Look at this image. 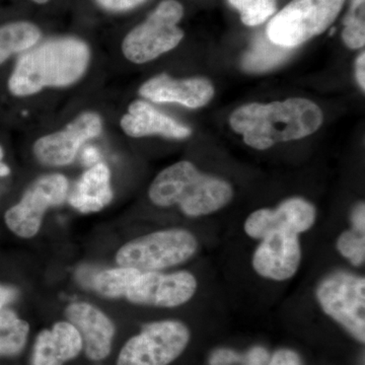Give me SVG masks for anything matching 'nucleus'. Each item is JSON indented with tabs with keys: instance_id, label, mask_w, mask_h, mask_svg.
<instances>
[{
	"instance_id": "nucleus-1",
	"label": "nucleus",
	"mask_w": 365,
	"mask_h": 365,
	"mask_svg": "<svg viewBox=\"0 0 365 365\" xmlns=\"http://www.w3.org/2000/svg\"><path fill=\"white\" fill-rule=\"evenodd\" d=\"M91 49L74 37L48 39L21 53L7 88L14 97H30L47 88H66L83 78Z\"/></svg>"
},
{
	"instance_id": "nucleus-2",
	"label": "nucleus",
	"mask_w": 365,
	"mask_h": 365,
	"mask_svg": "<svg viewBox=\"0 0 365 365\" xmlns=\"http://www.w3.org/2000/svg\"><path fill=\"white\" fill-rule=\"evenodd\" d=\"M323 119L318 105L307 98H292L284 102L241 106L230 115V125L250 148L266 150L276 143L311 135Z\"/></svg>"
},
{
	"instance_id": "nucleus-3",
	"label": "nucleus",
	"mask_w": 365,
	"mask_h": 365,
	"mask_svg": "<svg viewBox=\"0 0 365 365\" xmlns=\"http://www.w3.org/2000/svg\"><path fill=\"white\" fill-rule=\"evenodd\" d=\"M232 196L230 182L203 174L188 160L165 168L148 190V197L155 205H178L190 217L212 215L227 206Z\"/></svg>"
},
{
	"instance_id": "nucleus-4",
	"label": "nucleus",
	"mask_w": 365,
	"mask_h": 365,
	"mask_svg": "<svg viewBox=\"0 0 365 365\" xmlns=\"http://www.w3.org/2000/svg\"><path fill=\"white\" fill-rule=\"evenodd\" d=\"M198 240L185 228H169L126 242L116 254L121 267L140 272H158L181 265L197 253Z\"/></svg>"
},
{
	"instance_id": "nucleus-5",
	"label": "nucleus",
	"mask_w": 365,
	"mask_h": 365,
	"mask_svg": "<svg viewBox=\"0 0 365 365\" xmlns=\"http://www.w3.org/2000/svg\"><path fill=\"white\" fill-rule=\"evenodd\" d=\"M182 16L184 9L179 1L163 0L124 38L122 52L125 58L143 64L175 49L184 38V32L178 26Z\"/></svg>"
},
{
	"instance_id": "nucleus-6",
	"label": "nucleus",
	"mask_w": 365,
	"mask_h": 365,
	"mask_svg": "<svg viewBox=\"0 0 365 365\" xmlns=\"http://www.w3.org/2000/svg\"><path fill=\"white\" fill-rule=\"evenodd\" d=\"M345 0H292L268 24L266 36L274 44L294 48L325 32Z\"/></svg>"
},
{
	"instance_id": "nucleus-7",
	"label": "nucleus",
	"mask_w": 365,
	"mask_h": 365,
	"mask_svg": "<svg viewBox=\"0 0 365 365\" xmlns=\"http://www.w3.org/2000/svg\"><path fill=\"white\" fill-rule=\"evenodd\" d=\"M317 300L327 316L359 342L365 341V279L346 271L324 277L316 289Z\"/></svg>"
},
{
	"instance_id": "nucleus-8",
	"label": "nucleus",
	"mask_w": 365,
	"mask_h": 365,
	"mask_svg": "<svg viewBox=\"0 0 365 365\" xmlns=\"http://www.w3.org/2000/svg\"><path fill=\"white\" fill-rule=\"evenodd\" d=\"M188 327L174 319L153 322L125 343L116 365H170L190 342Z\"/></svg>"
},
{
	"instance_id": "nucleus-9",
	"label": "nucleus",
	"mask_w": 365,
	"mask_h": 365,
	"mask_svg": "<svg viewBox=\"0 0 365 365\" xmlns=\"http://www.w3.org/2000/svg\"><path fill=\"white\" fill-rule=\"evenodd\" d=\"M68 180L61 174L38 178L26 190L21 200L9 209L4 222L21 239H32L39 232L48 209L61 205L68 195Z\"/></svg>"
},
{
	"instance_id": "nucleus-10",
	"label": "nucleus",
	"mask_w": 365,
	"mask_h": 365,
	"mask_svg": "<svg viewBox=\"0 0 365 365\" xmlns=\"http://www.w3.org/2000/svg\"><path fill=\"white\" fill-rule=\"evenodd\" d=\"M102 131L103 120L98 113H81L62 130L38 139L34 143V155L42 165L49 167L71 165L81 146Z\"/></svg>"
},
{
	"instance_id": "nucleus-11",
	"label": "nucleus",
	"mask_w": 365,
	"mask_h": 365,
	"mask_svg": "<svg viewBox=\"0 0 365 365\" xmlns=\"http://www.w3.org/2000/svg\"><path fill=\"white\" fill-rule=\"evenodd\" d=\"M197 289L198 281L188 271L141 272L125 297L139 306L172 309L187 304Z\"/></svg>"
},
{
	"instance_id": "nucleus-12",
	"label": "nucleus",
	"mask_w": 365,
	"mask_h": 365,
	"mask_svg": "<svg viewBox=\"0 0 365 365\" xmlns=\"http://www.w3.org/2000/svg\"><path fill=\"white\" fill-rule=\"evenodd\" d=\"M261 240L252 260L254 270L269 280L285 281L294 277L302 257L299 235L278 230Z\"/></svg>"
},
{
	"instance_id": "nucleus-13",
	"label": "nucleus",
	"mask_w": 365,
	"mask_h": 365,
	"mask_svg": "<svg viewBox=\"0 0 365 365\" xmlns=\"http://www.w3.org/2000/svg\"><path fill=\"white\" fill-rule=\"evenodd\" d=\"M316 208L304 199L294 197L274 209L254 211L245 222L244 230L252 239L261 240L273 230H287L299 235L316 222Z\"/></svg>"
},
{
	"instance_id": "nucleus-14",
	"label": "nucleus",
	"mask_w": 365,
	"mask_h": 365,
	"mask_svg": "<svg viewBox=\"0 0 365 365\" xmlns=\"http://www.w3.org/2000/svg\"><path fill=\"white\" fill-rule=\"evenodd\" d=\"M66 316L78 331L88 359L101 361L109 356L116 327L104 312L88 302H74L66 307Z\"/></svg>"
},
{
	"instance_id": "nucleus-15",
	"label": "nucleus",
	"mask_w": 365,
	"mask_h": 365,
	"mask_svg": "<svg viewBox=\"0 0 365 365\" xmlns=\"http://www.w3.org/2000/svg\"><path fill=\"white\" fill-rule=\"evenodd\" d=\"M139 93L153 103H176L197 109L210 102L215 88L206 78L176 79L162 73L145 81Z\"/></svg>"
},
{
	"instance_id": "nucleus-16",
	"label": "nucleus",
	"mask_w": 365,
	"mask_h": 365,
	"mask_svg": "<svg viewBox=\"0 0 365 365\" xmlns=\"http://www.w3.org/2000/svg\"><path fill=\"white\" fill-rule=\"evenodd\" d=\"M83 350V339L76 327L68 321L58 322L38 334L31 364L64 365L76 359Z\"/></svg>"
},
{
	"instance_id": "nucleus-17",
	"label": "nucleus",
	"mask_w": 365,
	"mask_h": 365,
	"mask_svg": "<svg viewBox=\"0 0 365 365\" xmlns=\"http://www.w3.org/2000/svg\"><path fill=\"white\" fill-rule=\"evenodd\" d=\"M122 130L130 137L139 138L150 135H160L172 139H184L191 135L189 127L153 108L144 101L132 102L128 111L120 121Z\"/></svg>"
},
{
	"instance_id": "nucleus-18",
	"label": "nucleus",
	"mask_w": 365,
	"mask_h": 365,
	"mask_svg": "<svg viewBox=\"0 0 365 365\" xmlns=\"http://www.w3.org/2000/svg\"><path fill=\"white\" fill-rule=\"evenodd\" d=\"M113 196L111 173L108 165L101 162L81 176L68 201L79 212H98L111 203Z\"/></svg>"
},
{
	"instance_id": "nucleus-19",
	"label": "nucleus",
	"mask_w": 365,
	"mask_h": 365,
	"mask_svg": "<svg viewBox=\"0 0 365 365\" xmlns=\"http://www.w3.org/2000/svg\"><path fill=\"white\" fill-rule=\"evenodd\" d=\"M41 30L30 21H14L0 26V66L38 44Z\"/></svg>"
},
{
	"instance_id": "nucleus-20",
	"label": "nucleus",
	"mask_w": 365,
	"mask_h": 365,
	"mask_svg": "<svg viewBox=\"0 0 365 365\" xmlns=\"http://www.w3.org/2000/svg\"><path fill=\"white\" fill-rule=\"evenodd\" d=\"M292 48L274 44L267 36H260L254 41L251 49L244 55L242 67L248 72H265L284 63Z\"/></svg>"
},
{
	"instance_id": "nucleus-21",
	"label": "nucleus",
	"mask_w": 365,
	"mask_h": 365,
	"mask_svg": "<svg viewBox=\"0 0 365 365\" xmlns=\"http://www.w3.org/2000/svg\"><path fill=\"white\" fill-rule=\"evenodd\" d=\"M30 325L11 309L0 311V356H16L23 351Z\"/></svg>"
},
{
	"instance_id": "nucleus-22",
	"label": "nucleus",
	"mask_w": 365,
	"mask_h": 365,
	"mask_svg": "<svg viewBox=\"0 0 365 365\" xmlns=\"http://www.w3.org/2000/svg\"><path fill=\"white\" fill-rule=\"evenodd\" d=\"M136 269L121 267L107 269L96 275L93 288L98 294L108 299L125 297L136 278L140 275Z\"/></svg>"
},
{
	"instance_id": "nucleus-23",
	"label": "nucleus",
	"mask_w": 365,
	"mask_h": 365,
	"mask_svg": "<svg viewBox=\"0 0 365 365\" xmlns=\"http://www.w3.org/2000/svg\"><path fill=\"white\" fill-rule=\"evenodd\" d=\"M343 41L350 49H359L365 44V0H351L344 19Z\"/></svg>"
},
{
	"instance_id": "nucleus-24",
	"label": "nucleus",
	"mask_w": 365,
	"mask_h": 365,
	"mask_svg": "<svg viewBox=\"0 0 365 365\" xmlns=\"http://www.w3.org/2000/svg\"><path fill=\"white\" fill-rule=\"evenodd\" d=\"M230 6L241 14V20L246 26L261 25L276 11L275 0H228Z\"/></svg>"
},
{
	"instance_id": "nucleus-25",
	"label": "nucleus",
	"mask_w": 365,
	"mask_h": 365,
	"mask_svg": "<svg viewBox=\"0 0 365 365\" xmlns=\"http://www.w3.org/2000/svg\"><path fill=\"white\" fill-rule=\"evenodd\" d=\"M338 252L352 265L362 266L365 261V237L356 230H345L336 242Z\"/></svg>"
},
{
	"instance_id": "nucleus-26",
	"label": "nucleus",
	"mask_w": 365,
	"mask_h": 365,
	"mask_svg": "<svg viewBox=\"0 0 365 365\" xmlns=\"http://www.w3.org/2000/svg\"><path fill=\"white\" fill-rule=\"evenodd\" d=\"M95 1L106 11L111 13H123L141 6L148 0H95Z\"/></svg>"
},
{
	"instance_id": "nucleus-27",
	"label": "nucleus",
	"mask_w": 365,
	"mask_h": 365,
	"mask_svg": "<svg viewBox=\"0 0 365 365\" xmlns=\"http://www.w3.org/2000/svg\"><path fill=\"white\" fill-rule=\"evenodd\" d=\"M241 360L242 357L232 350L220 349L213 352L210 360H209V364L210 365H232Z\"/></svg>"
},
{
	"instance_id": "nucleus-28",
	"label": "nucleus",
	"mask_w": 365,
	"mask_h": 365,
	"mask_svg": "<svg viewBox=\"0 0 365 365\" xmlns=\"http://www.w3.org/2000/svg\"><path fill=\"white\" fill-rule=\"evenodd\" d=\"M269 365H302V360L292 350L281 349L274 353Z\"/></svg>"
},
{
	"instance_id": "nucleus-29",
	"label": "nucleus",
	"mask_w": 365,
	"mask_h": 365,
	"mask_svg": "<svg viewBox=\"0 0 365 365\" xmlns=\"http://www.w3.org/2000/svg\"><path fill=\"white\" fill-rule=\"evenodd\" d=\"M351 222L353 230L364 234L365 232V204L360 202L355 206L354 210L352 211Z\"/></svg>"
},
{
	"instance_id": "nucleus-30",
	"label": "nucleus",
	"mask_w": 365,
	"mask_h": 365,
	"mask_svg": "<svg viewBox=\"0 0 365 365\" xmlns=\"http://www.w3.org/2000/svg\"><path fill=\"white\" fill-rule=\"evenodd\" d=\"M16 297H18V290L16 288L0 283V311L4 309L7 304L13 302Z\"/></svg>"
},
{
	"instance_id": "nucleus-31",
	"label": "nucleus",
	"mask_w": 365,
	"mask_h": 365,
	"mask_svg": "<svg viewBox=\"0 0 365 365\" xmlns=\"http://www.w3.org/2000/svg\"><path fill=\"white\" fill-rule=\"evenodd\" d=\"M83 163L88 167H93V165H97L101 163V153L96 146H86L85 150L83 151L81 155Z\"/></svg>"
},
{
	"instance_id": "nucleus-32",
	"label": "nucleus",
	"mask_w": 365,
	"mask_h": 365,
	"mask_svg": "<svg viewBox=\"0 0 365 365\" xmlns=\"http://www.w3.org/2000/svg\"><path fill=\"white\" fill-rule=\"evenodd\" d=\"M268 359V353L260 347L254 348L247 356L248 365H265Z\"/></svg>"
},
{
	"instance_id": "nucleus-33",
	"label": "nucleus",
	"mask_w": 365,
	"mask_h": 365,
	"mask_svg": "<svg viewBox=\"0 0 365 365\" xmlns=\"http://www.w3.org/2000/svg\"><path fill=\"white\" fill-rule=\"evenodd\" d=\"M355 71H356V78L359 81L361 90H365V53L362 52L355 63Z\"/></svg>"
},
{
	"instance_id": "nucleus-34",
	"label": "nucleus",
	"mask_w": 365,
	"mask_h": 365,
	"mask_svg": "<svg viewBox=\"0 0 365 365\" xmlns=\"http://www.w3.org/2000/svg\"><path fill=\"white\" fill-rule=\"evenodd\" d=\"M32 1L36 2L38 4H47L49 0H32Z\"/></svg>"
}]
</instances>
